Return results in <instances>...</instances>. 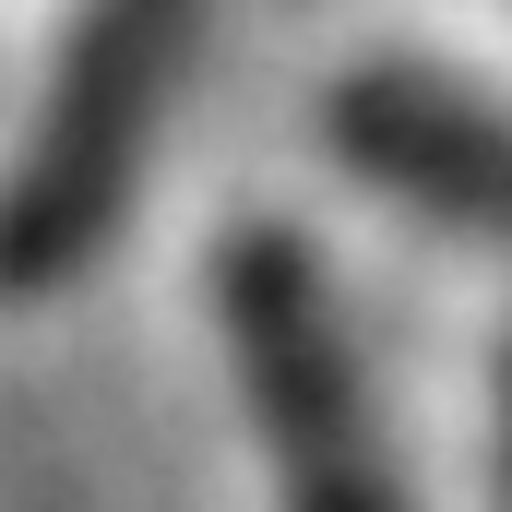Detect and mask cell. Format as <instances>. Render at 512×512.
Masks as SVG:
<instances>
[{"label": "cell", "instance_id": "6da1fadb", "mask_svg": "<svg viewBox=\"0 0 512 512\" xmlns=\"http://www.w3.org/2000/svg\"><path fill=\"white\" fill-rule=\"evenodd\" d=\"M179 36H191V0H96L84 12L48 120L24 131V167L0 179V298L72 286L84 251L120 227L155 108H167V72H179Z\"/></svg>", "mask_w": 512, "mask_h": 512}, {"label": "cell", "instance_id": "7a4b0ae2", "mask_svg": "<svg viewBox=\"0 0 512 512\" xmlns=\"http://www.w3.org/2000/svg\"><path fill=\"white\" fill-rule=\"evenodd\" d=\"M215 310H227V358H239V393H251V429L274 453V501L286 512H405L382 417H370L358 358H346V322L322 298V262L298 239H274V227H239L227 274H215Z\"/></svg>", "mask_w": 512, "mask_h": 512}, {"label": "cell", "instance_id": "3957f363", "mask_svg": "<svg viewBox=\"0 0 512 512\" xmlns=\"http://www.w3.org/2000/svg\"><path fill=\"white\" fill-rule=\"evenodd\" d=\"M322 131H334V155L358 179H382V191L453 215V227L512 239V108L441 96L429 72H346Z\"/></svg>", "mask_w": 512, "mask_h": 512}, {"label": "cell", "instance_id": "277c9868", "mask_svg": "<svg viewBox=\"0 0 512 512\" xmlns=\"http://www.w3.org/2000/svg\"><path fill=\"white\" fill-rule=\"evenodd\" d=\"M501 512H512V370H501Z\"/></svg>", "mask_w": 512, "mask_h": 512}]
</instances>
